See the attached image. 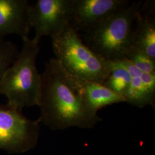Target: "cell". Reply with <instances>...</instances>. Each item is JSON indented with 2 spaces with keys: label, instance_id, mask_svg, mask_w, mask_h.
<instances>
[{
  "label": "cell",
  "instance_id": "3957f363",
  "mask_svg": "<svg viewBox=\"0 0 155 155\" xmlns=\"http://www.w3.org/2000/svg\"><path fill=\"white\" fill-rule=\"evenodd\" d=\"M143 1L130 2L103 22L83 32V42L106 61L125 59L133 46L134 22Z\"/></svg>",
  "mask_w": 155,
  "mask_h": 155
},
{
  "label": "cell",
  "instance_id": "ba28073f",
  "mask_svg": "<svg viewBox=\"0 0 155 155\" xmlns=\"http://www.w3.org/2000/svg\"><path fill=\"white\" fill-rule=\"evenodd\" d=\"M29 5L27 0H0V42L9 35L29 37Z\"/></svg>",
  "mask_w": 155,
  "mask_h": 155
},
{
  "label": "cell",
  "instance_id": "4fadbf2b",
  "mask_svg": "<svg viewBox=\"0 0 155 155\" xmlns=\"http://www.w3.org/2000/svg\"><path fill=\"white\" fill-rule=\"evenodd\" d=\"M125 59L130 61L142 72L155 74V60L134 46L130 48Z\"/></svg>",
  "mask_w": 155,
  "mask_h": 155
},
{
  "label": "cell",
  "instance_id": "7a4b0ae2",
  "mask_svg": "<svg viewBox=\"0 0 155 155\" xmlns=\"http://www.w3.org/2000/svg\"><path fill=\"white\" fill-rule=\"evenodd\" d=\"M22 39V48L0 85V94L6 97L8 104L21 111L24 107L38 105L41 83L36 64L40 41L29 37Z\"/></svg>",
  "mask_w": 155,
  "mask_h": 155
},
{
  "label": "cell",
  "instance_id": "5b68a950",
  "mask_svg": "<svg viewBox=\"0 0 155 155\" xmlns=\"http://www.w3.org/2000/svg\"><path fill=\"white\" fill-rule=\"evenodd\" d=\"M40 134L39 120H31L21 111L0 103V150L24 153L36 145Z\"/></svg>",
  "mask_w": 155,
  "mask_h": 155
},
{
  "label": "cell",
  "instance_id": "9c48e42d",
  "mask_svg": "<svg viewBox=\"0 0 155 155\" xmlns=\"http://www.w3.org/2000/svg\"><path fill=\"white\" fill-rule=\"evenodd\" d=\"M130 73L131 79L124 96L125 102L139 108L155 107V74L140 71L127 59L121 60Z\"/></svg>",
  "mask_w": 155,
  "mask_h": 155
},
{
  "label": "cell",
  "instance_id": "8992f818",
  "mask_svg": "<svg viewBox=\"0 0 155 155\" xmlns=\"http://www.w3.org/2000/svg\"><path fill=\"white\" fill-rule=\"evenodd\" d=\"M72 0H38L28 7L31 28L35 31V39L44 36L52 38L61 34L71 20Z\"/></svg>",
  "mask_w": 155,
  "mask_h": 155
},
{
  "label": "cell",
  "instance_id": "6da1fadb",
  "mask_svg": "<svg viewBox=\"0 0 155 155\" xmlns=\"http://www.w3.org/2000/svg\"><path fill=\"white\" fill-rule=\"evenodd\" d=\"M41 76L38 120L53 130L71 127L91 129L102 121L86 104L79 80L56 58L45 64Z\"/></svg>",
  "mask_w": 155,
  "mask_h": 155
},
{
  "label": "cell",
  "instance_id": "30bf717a",
  "mask_svg": "<svg viewBox=\"0 0 155 155\" xmlns=\"http://www.w3.org/2000/svg\"><path fill=\"white\" fill-rule=\"evenodd\" d=\"M133 46L155 60V1H143L134 22Z\"/></svg>",
  "mask_w": 155,
  "mask_h": 155
},
{
  "label": "cell",
  "instance_id": "7c38bea8",
  "mask_svg": "<svg viewBox=\"0 0 155 155\" xmlns=\"http://www.w3.org/2000/svg\"><path fill=\"white\" fill-rule=\"evenodd\" d=\"M130 79V73L122 61H109V73L103 84L124 98Z\"/></svg>",
  "mask_w": 155,
  "mask_h": 155
},
{
  "label": "cell",
  "instance_id": "8fae6325",
  "mask_svg": "<svg viewBox=\"0 0 155 155\" xmlns=\"http://www.w3.org/2000/svg\"><path fill=\"white\" fill-rule=\"evenodd\" d=\"M86 104L94 112L107 106L125 102L124 98L102 83L79 80Z\"/></svg>",
  "mask_w": 155,
  "mask_h": 155
},
{
  "label": "cell",
  "instance_id": "52a82bcc",
  "mask_svg": "<svg viewBox=\"0 0 155 155\" xmlns=\"http://www.w3.org/2000/svg\"><path fill=\"white\" fill-rule=\"evenodd\" d=\"M127 0H72L70 25L79 32L103 22L129 4Z\"/></svg>",
  "mask_w": 155,
  "mask_h": 155
},
{
  "label": "cell",
  "instance_id": "5bb4252c",
  "mask_svg": "<svg viewBox=\"0 0 155 155\" xmlns=\"http://www.w3.org/2000/svg\"><path fill=\"white\" fill-rule=\"evenodd\" d=\"M18 53V50L14 43L5 40L0 42V85L6 70Z\"/></svg>",
  "mask_w": 155,
  "mask_h": 155
},
{
  "label": "cell",
  "instance_id": "277c9868",
  "mask_svg": "<svg viewBox=\"0 0 155 155\" xmlns=\"http://www.w3.org/2000/svg\"><path fill=\"white\" fill-rule=\"evenodd\" d=\"M55 58L67 72L82 81L103 83L109 70V61L97 55L84 44L79 32L70 25L52 38Z\"/></svg>",
  "mask_w": 155,
  "mask_h": 155
}]
</instances>
